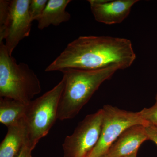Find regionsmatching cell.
<instances>
[{"instance_id": "obj_1", "label": "cell", "mask_w": 157, "mask_h": 157, "mask_svg": "<svg viewBox=\"0 0 157 157\" xmlns=\"http://www.w3.org/2000/svg\"><path fill=\"white\" fill-rule=\"evenodd\" d=\"M136 57L129 39L106 36H80L69 43L45 71L70 68L99 70L114 65L124 70L132 66Z\"/></svg>"}, {"instance_id": "obj_2", "label": "cell", "mask_w": 157, "mask_h": 157, "mask_svg": "<svg viewBox=\"0 0 157 157\" xmlns=\"http://www.w3.org/2000/svg\"><path fill=\"white\" fill-rule=\"evenodd\" d=\"M120 67L114 65L95 70L64 69L65 85L58 109L60 120L75 117L104 81L111 78Z\"/></svg>"}, {"instance_id": "obj_3", "label": "cell", "mask_w": 157, "mask_h": 157, "mask_svg": "<svg viewBox=\"0 0 157 157\" xmlns=\"http://www.w3.org/2000/svg\"><path fill=\"white\" fill-rule=\"evenodd\" d=\"M41 90L36 74L26 64H17L4 42H0V97L27 104Z\"/></svg>"}, {"instance_id": "obj_4", "label": "cell", "mask_w": 157, "mask_h": 157, "mask_svg": "<svg viewBox=\"0 0 157 157\" xmlns=\"http://www.w3.org/2000/svg\"><path fill=\"white\" fill-rule=\"evenodd\" d=\"M63 78L52 89L27 104L22 120L25 145L33 150L39 140L48 135L58 119V109L64 88Z\"/></svg>"}, {"instance_id": "obj_5", "label": "cell", "mask_w": 157, "mask_h": 157, "mask_svg": "<svg viewBox=\"0 0 157 157\" xmlns=\"http://www.w3.org/2000/svg\"><path fill=\"white\" fill-rule=\"evenodd\" d=\"M102 109L104 115L100 138L88 157L107 155L113 144L127 129L133 126L148 124L138 112L123 110L109 105H105Z\"/></svg>"}, {"instance_id": "obj_6", "label": "cell", "mask_w": 157, "mask_h": 157, "mask_svg": "<svg viewBox=\"0 0 157 157\" xmlns=\"http://www.w3.org/2000/svg\"><path fill=\"white\" fill-rule=\"evenodd\" d=\"M104 112L101 109L86 116L63 144L64 157H88L99 141Z\"/></svg>"}, {"instance_id": "obj_7", "label": "cell", "mask_w": 157, "mask_h": 157, "mask_svg": "<svg viewBox=\"0 0 157 157\" xmlns=\"http://www.w3.org/2000/svg\"><path fill=\"white\" fill-rule=\"evenodd\" d=\"M30 0L10 1L8 21L5 32L0 36V42L6 39V45L9 55L23 39L30 33L32 21L29 12Z\"/></svg>"}, {"instance_id": "obj_8", "label": "cell", "mask_w": 157, "mask_h": 157, "mask_svg": "<svg viewBox=\"0 0 157 157\" xmlns=\"http://www.w3.org/2000/svg\"><path fill=\"white\" fill-rule=\"evenodd\" d=\"M92 13L99 22L111 25L121 23L128 16L137 0H90Z\"/></svg>"}, {"instance_id": "obj_9", "label": "cell", "mask_w": 157, "mask_h": 157, "mask_svg": "<svg viewBox=\"0 0 157 157\" xmlns=\"http://www.w3.org/2000/svg\"><path fill=\"white\" fill-rule=\"evenodd\" d=\"M148 140L145 126H133L124 131L109 147V157H125L137 153L144 141Z\"/></svg>"}, {"instance_id": "obj_10", "label": "cell", "mask_w": 157, "mask_h": 157, "mask_svg": "<svg viewBox=\"0 0 157 157\" xmlns=\"http://www.w3.org/2000/svg\"><path fill=\"white\" fill-rule=\"evenodd\" d=\"M70 0H49L45 10L38 20V28L40 30L50 25L55 26L70 20L71 15L66 9Z\"/></svg>"}, {"instance_id": "obj_11", "label": "cell", "mask_w": 157, "mask_h": 157, "mask_svg": "<svg viewBox=\"0 0 157 157\" xmlns=\"http://www.w3.org/2000/svg\"><path fill=\"white\" fill-rule=\"evenodd\" d=\"M25 145V136L22 121L8 127V132L0 145V157H17Z\"/></svg>"}, {"instance_id": "obj_12", "label": "cell", "mask_w": 157, "mask_h": 157, "mask_svg": "<svg viewBox=\"0 0 157 157\" xmlns=\"http://www.w3.org/2000/svg\"><path fill=\"white\" fill-rule=\"evenodd\" d=\"M27 104L0 97V122L8 128L19 124L24 117Z\"/></svg>"}, {"instance_id": "obj_13", "label": "cell", "mask_w": 157, "mask_h": 157, "mask_svg": "<svg viewBox=\"0 0 157 157\" xmlns=\"http://www.w3.org/2000/svg\"><path fill=\"white\" fill-rule=\"evenodd\" d=\"M48 1L47 0H30L29 7V12L32 22L38 20L45 10Z\"/></svg>"}, {"instance_id": "obj_14", "label": "cell", "mask_w": 157, "mask_h": 157, "mask_svg": "<svg viewBox=\"0 0 157 157\" xmlns=\"http://www.w3.org/2000/svg\"><path fill=\"white\" fill-rule=\"evenodd\" d=\"M153 106L144 108L138 112L141 117L147 124L157 126V94Z\"/></svg>"}, {"instance_id": "obj_15", "label": "cell", "mask_w": 157, "mask_h": 157, "mask_svg": "<svg viewBox=\"0 0 157 157\" xmlns=\"http://www.w3.org/2000/svg\"><path fill=\"white\" fill-rule=\"evenodd\" d=\"M10 1H0V36L4 34L9 17Z\"/></svg>"}, {"instance_id": "obj_16", "label": "cell", "mask_w": 157, "mask_h": 157, "mask_svg": "<svg viewBox=\"0 0 157 157\" xmlns=\"http://www.w3.org/2000/svg\"><path fill=\"white\" fill-rule=\"evenodd\" d=\"M148 140L153 141L157 145V126L147 124L145 126Z\"/></svg>"}, {"instance_id": "obj_17", "label": "cell", "mask_w": 157, "mask_h": 157, "mask_svg": "<svg viewBox=\"0 0 157 157\" xmlns=\"http://www.w3.org/2000/svg\"><path fill=\"white\" fill-rule=\"evenodd\" d=\"M32 151L28 147L25 145L23 147L17 157H32Z\"/></svg>"}, {"instance_id": "obj_18", "label": "cell", "mask_w": 157, "mask_h": 157, "mask_svg": "<svg viewBox=\"0 0 157 157\" xmlns=\"http://www.w3.org/2000/svg\"><path fill=\"white\" fill-rule=\"evenodd\" d=\"M137 153H135L132 154V155H129L125 157H137Z\"/></svg>"}, {"instance_id": "obj_19", "label": "cell", "mask_w": 157, "mask_h": 157, "mask_svg": "<svg viewBox=\"0 0 157 157\" xmlns=\"http://www.w3.org/2000/svg\"><path fill=\"white\" fill-rule=\"evenodd\" d=\"M100 157H109L107 155H104Z\"/></svg>"}]
</instances>
